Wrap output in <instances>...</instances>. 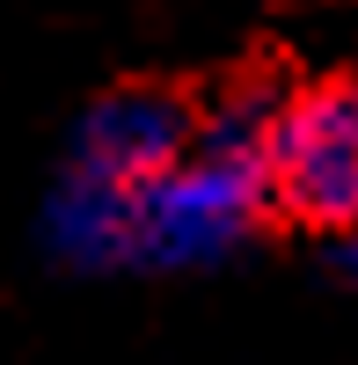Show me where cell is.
Wrapping results in <instances>:
<instances>
[{
    "instance_id": "1",
    "label": "cell",
    "mask_w": 358,
    "mask_h": 365,
    "mask_svg": "<svg viewBox=\"0 0 358 365\" xmlns=\"http://www.w3.org/2000/svg\"><path fill=\"white\" fill-rule=\"evenodd\" d=\"M256 197L285 234H358V73L292 81L256 117Z\"/></svg>"
}]
</instances>
